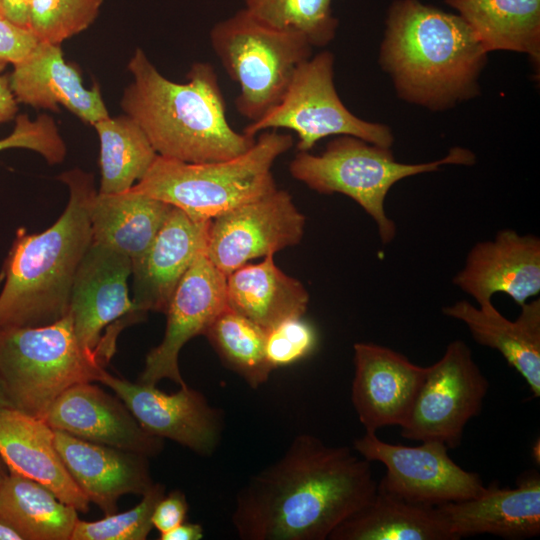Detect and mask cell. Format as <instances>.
Returning <instances> with one entry per match:
<instances>
[{"label":"cell","mask_w":540,"mask_h":540,"mask_svg":"<svg viewBox=\"0 0 540 540\" xmlns=\"http://www.w3.org/2000/svg\"><path fill=\"white\" fill-rule=\"evenodd\" d=\"M377 485L370 462L353 449L300 434L239 490L232 524L243 540H325Z\"/></svg>","instance_id":"obj_1"},{"label":"cell","mask_w":540,"mask_h":540,"mask_svg":"<svg viewBox=\"0 0 540 540\" xmlns=\"http://www.w3.org/2000/svg\"><path fill=\"white\" fill-rule=\"evenodd\" d=\"M132 81L121 107L142 128L159 156L188 163L236 157L255 142L227 120L226 104L214 67L194 63L185 83L169 80L137 48L128 63Z\"/></svg>","instance_id":"obj_2"},{"label":"cell","mask_w":540,"mask_h":540,"mask_svg":"<svg viewBox=\"0 0 540 540\" xmlns=\"http://www.w3.org/2000/svg\"><path fill=\"white\" fill-rule=\"evenodd\" d=\"M385 25L380 63L399 97L441 110L478 93L488 53L458 14L395 0Z\"/></svg>","instance_id":"obj_3"},{"label":"cell","mask_w":540,"mask_h":540,"mask_svg":"<svg viewBox=\"0 0 540 540\" xmlns=\"http://www.w3.org/2000/svg\"><path fill=\"white\" fill-rule=\"evenodd\" d=\"M59 179L69 189L61 216L40 233H16L3 268L0 328L44 326L69 311L78 267L92 243L89 207L97 191L93 175L78 168Z\"/></svg>","instance_id":"obj_4"},{"label":"cell","mask_w":540,"mask_h":540,"mask_svg":"<svg viewBox=\"0 0 540 540\" xmlns=\"http://www.w3.org/2000/svg\"><path fill=\"white\" fill-rule=\"evenodd\" d=\"M293 137L266 130L244 153L225 160L188 163L157 155L130 189L159 199L198 221L213 218L277 189L272 167Z\"/></svg>","instance_id":"obj_5"},{"label":"cell","mask_w":540,"mask_h":540,"mask_svg":"<svg viewBox=\"0 0 540 540\" xmlns=\"http://www.w3.org/2000/svg\"><path fill=\"white\" fill-rule=\"evenodd\" d=\"M472 151L454 147L438 160L406 164L397 162L391 148L372 144L350 135L336 136L319 154L298 151L290 162L291 176L321 193H340L353 199L374 220L383 244L396 235V225L385 211V199L398 181L442 166L475 163Z\"/></svg>","instance_id":"obj_6"},{"label":"cell","mask_w":540,"mask_h":540,"mask_svg":"<svg viewBox=\"0 0 540 540\" xmlns=\"http://www.w3.org/2000/svg\"><path fill=\"white\" fill-rule=\"evenodd\" d=\"M210 43L238 84L235 107L250 123L280 102L314 48L302 33L273 26L244 7L213 25Z\"/></svg>","instance_id":"obj_7"},{"label":"cell","mask_w":540,"mask_h":540,"mask_svg":"<svg viewBox=\"0 0 540 540\" xmlns=\"http://www.w3.org/2000/svg\"><path fill=\"white\" fill-rule=\"evenodd\" d=\"M104 370L79 344L69 311L44 326L0 328V379L12 407L31 416L44 420L65 390Z\"/></svg>","instance_id":"obj_8"},{"label":"cell","mask_w":540,"mask_h":540,"mask_svg":"<svg viewBox=\"0 0 540 540\" xmlns=\"http://www.w3.org/2000/svg\"><path fill=\"white\" fill-rule=\"evenodd\" d=\"M295 132L297 150L310 152L317 142L330 136L350 135L391 148L390 128L365 121L343 104L334 84V56L322 51L297 68L280 102L242 132L255 137L266 130Z\"/></svg>","instance_id":"obj_9"},{"label":"cell","mask_w":540,"mask_h":540,"mask_svg":"<svg viewBox=\"0 0 540 540\" xmlns=\"http://www.w3.org/2000/svg\"><path fill=\"white\" fill-rule=\"evenodd\" d=\"M489 382L462 340L450 342L443 356L425 367L411 413L401 426L409 440L439 441L448 449L460 446L466 424L477 416Z\"/></svg>","instance_id":"obj_10"},{"label":"cell","mask_w":540,"mask_h":540,"mask_svg":"<svg viewBox=\"0 0 540 540\" xmlns=\"http://www.w3.org/2000/svg\"><path fill=\"white\" fill-rule=\"evenodd\" d=\"M131 260L93 242L75 276L69 304L81 347L105 366L116 351L119 333L142 319L129 296Z\"/></svg>","instance_id":"obj_11"},{"label":"cell","mask_w":540,"mask_h":540,"mask_svg":"<svg viewBox=\"0 0 540 540\" xmlns=\"http://www.w3.org/2000/svg\"><path fill=\"white\" fill-rule=\"evenodd\" d=\"M353 450L369 462L382 463L386 473L378 485L411 502L437 506L475 498L486 488L480 475L456 464L439 441L391 444L366 431L354 440Z\"/></svg>","instance_id":"obj_12"},{"label":"cell","mask_w":540,"mask_h":540,"mask_svg":"<svg viewBox=\"0 0 540 540\" xmlns=\"http://www.w3.org/2000/svg\"><path fill=\"white\" fill-rule=\"evenodd\" d=\"M305 217L292 196L276 189L210 221L205 253L225 276L259 257L297 245Z\"/></svg>","instance_id":"obj_13"},{"label":"cell","mask_w":540,"mask_h":540,"mask_svg":"<svg viewBox=\"0 0 540 540\" xmlns=\"http://www.w3.org/2000/svg\"><path fill=\"white\" fill-rule=\"evenodd\" d=\"M97 382L111 388L149 434L173 440L201 456L218 447L224 414L187 385L167 394L153 385L132 383L103 371Z\"/></svg>","instance_id":"obj_14"},{"label":"cell","mask_w":540,"mask_h":540,"mask_svg":"<svg viewBox=\"0 0 540 540\" xmlns=\"http://www.w3.org/2000/svg\"><path fill=\"white\" fill-rule=\"evenodd\" d=\"M226 308V276L212 264L204 249L170 299L164 337L147 354L139 382L155 386L162 379H170L180 387L186 386L178 364L181 349L195 336L204 335Z\"/></svg>","instance_id":"obj_15"},{"label":"cell","mask_w":540,"mask_h":540,"mask_svg":"<svg viewBox=\"0 0 540 540\" xmlns=\"http://www.w3.org/2000/svg\"><path fill=\"white\" fill-rule=\"evenodd\" d=\"M354 378L351 401L366 431L403 426L407 421L425 367L412 363L401 353L371 342L353 346Z\"/></svg>","instance_id":"obj_16"},{"label":"cell","mask_w":540,"mask_h":540,"mask_svg":"<svg viewBox=\"0 0 540 540\" xmlns=\"http://www.w3.org/2000/svg\"><path fill=\"white\" fill-rule=\"evenodd\" d=\"M453 283L478 306L504 293L519 306L540 292V239L512 229L498 231L492 240L476 243Z\"/></svg>","instance_id":"obj_17"},{"label":"cell","mask_w":540,"mask_h":540,"mask_svg":"<svg viewBox=\"0 0 540 540\" xmlns=\"http://www.w3.org/2000/svg\"><path fill=\"white\" fill-rule=\"evenodd\" d=\"M44 421L75 437L149 457L163 449L161 438L147 433L122 400L92 382L65 390L50 406Z\"/></svg>","instance_id":"obj_18"},{"label":"cell","mask_w":540,"mask_h":540,"mask_svg":"<svg viewBox=\"0 0 540 540\" xmlns=\"http://www.w3.org/2000/svg\"><path fill=\"white\" fill-rule=\"evenodd\" d=\"M210 221L195 220L172 207L149 248L131 262L132 301L141 319L151 311L165 313L179 282L206 249Z\"/></svg>","instance_id":"obj_19"},{"label":"cell","mask_w":540,"mask_h":540,"mask_svg":"<svg viewBox=\"0 0 540 540\" xmlns=\"http://www.w3.org/2000/svg\"><path fill=\"white\" fill-rule=\"evenodd\" d=\"M454 540L478 534L521 540L540 534V477L525 472L515 488L491 483L479 496L437 505Z\"/></svg>","instance_id":"obj_20"},{"label":"cell","mask_w":540,"mask_h":540,"mask_svg":"<svg viewBox=\"0 0 540 540\" xmlns=\"http://www.w3.org/2000/svg\"><path fill=\"white\" fill-rule=\"evenodd\" d=\"M18 103L58 111L63 106L84 123L109 116L100 88H86L78 70L66 62L60 45L39 42L9 74Z\"/></svg>","instance_id":"obj_21"},{"label":"cell","mask_w":540,"mask_h":540,"mask_svg":"<svg viewBox=\"0 0 540 540\" xmlns=\"http://www.w3.org/2000/svg\"><path fill=\"white\" fill-rule=\"evenodd\" d=\"M56 449L71 477L105 515L124 494L143 495L152 485L148 457L54 430Z\"/></svg>","instance_id":"obj_22"},{"label":"cell","mask_w":540,"mask_h":540,"mask_svg":"<svg viewBox=\"0 0 540 540\" xmlns=\"http://www.w3.org/2000/svg\"><path fill=\"white\" fill-rule=\"evenodd\" d=\"M0 457L9 471L42 484L78 512H88L90 501L66 469L54 430L43 419L0 407Z\"/></svg>","instance_id":"obj_23"},{"label":"cell","mask_w":540,"mask_h":540,"mask_svg":"<svg viewBox=\"0 0 540 540\" xmlns=\"http://www.w3.org/2000/svg\"><path fill=\"white\" fill-rule=\"evenodd\" d=\"M518 317L505 318L492 302L475 306L466 300L443 308L463 322L480 345L497 350L526 381L535 398L540 396V300L525 302Z\"/></svg>","instance_id":"obj_24"},{"label":"cell","mask_w":540,"mask_h":540,"mask_svg":"<svg viewBox=\"0 0 540 540\" xmlns=\"http://www.w3.org/2000/svg\"><path fill=\"white\" fill-rule=\"evenodd\" d=\"M273 256L264 257L260 263H247L226 276L228 308L265 330L303 316L309 303L304 285L283 272Z\"/></svg>","instance_id":"obj_25"},{"label":"cell","mask_w":540,"mask_h":540,"mask_svg":"<svg viewBox=\"0 0 540 540\" xmlns=\"http://www.w3.org/2000/svg\"><path fill=\"white\" fill-rule=\"evenodd\" d=\"M329 540H454L437 506L411 502L379 485L373 498L337 526Z\"/></svg>","instance_id":"obj_26"},{"label":"cell","mask_w":540,"mask_h":540,"mask_svg":"<svg viewBox=\"0 0 540 540\" xmlns=\"http://www.w3.org/2000/svg\"><path fill=\"white\" fill-rule=\"evenodd\" d=\"M172 207L131 189L113 194L97 191L89 207L92 241L133 262L149 248Z\"/></svg>","instance_id":"obj_27"},{"label":"cell","mask_w":540,"mask_h":540,"mask_svg":"<svg viewBox=\"0 0 540 540\" xmlns=\"http://www.w3.org/2000/svg\"><path fill=\"white\" fill-rule=\"evenodd\" d=\"M484 50L525 53L540 59V0H445Z\"/></svg>","instance_id":"obj_28"},{"label":"cell","mask_w":540,"mask_h":540,"mask_svg":"<svg viewBox=\"0 0 540 540\" xmlns=\"http://www.w3.org/2000/svg\"><path fill=\"white\" fill-rule=\"evenodd\" d=\"M77 510L42 484L9 471L0 486V522L22 540H70Z\"/></svg>","instance_id":"obj_29"},{"label":"cell","mask_w":540,"mask_h":540,"mask_svg":"<svg viewBox=\"0 0 540 540\" xmlns=\"http://www.w3.org/2000/svg\"><path fill=\"white\" fill-rule=\"evenodd\" d=\"M93 126L100 143L98 192L129 190L143 178L158 154L138 123L125 113L108 116Z\"/></svg>","instance_id":"obj_30"},{"label":"cell","mask_w":540,"mask_h":540,"mask_svg":"<svg viewBox=\"0 0 540 540\" xmlns=\"http://www.w3.org/2000/svg\"><path fill=\"white\" fill-rule=\"evenodd\" d=\"M204 335L223 364L252 388L263 385L272 372L265 351L266 330L226 308Z\"/></svg>","instance_id":"obj_31"},{"label":"cell","mask_w":540,"mask_h":540,"mask_svg":"<svg viewBox=\"0 0 540 540\" xmlns=\"http://www.w3.org/2000/svg\"><path fill=\"white\" fill-rule=\"evenodd\" d=\"M337 0H242L244 8L278 28L302 33L313 47L328 45L339 21L332 4Z\"/></svg>","instance_id":"obj_32"},{"label":"cell","mask_w":540,"mask_h":540,"mask_svg":"<svg viewBox=\"0 0 540 540\" xmlns=\"http://www.w3.org/2000/svg\"><path fill=\"white\" fill-rule=\"evenodd\" d=\"M103 0H31L29 29L39 42L61 45L89 28Z\"/></svg>","instance_id":"obj_33"},{"label":"cell","mask_w":540,"mask_h":540,"mask_svg":"<svg viewBox=\"0 0 540 540\" xmlns=\"http://www.w3.org/2000/svg\"><path fill=\"white\" fill-rule=\"evenodd\" d=\"M164 495L165 487L153 483L140 503L128 511L92 522L78 519L70 540H144L153 528L155 506Z\"/></svg>","instance_id":"obj_34"},{"label":"cell","mask_w":540,"mask_h":540,"mask_svg":"<svg viewBox=\"0 0 540 540\" xmlns=\"http://www.w3.org/2000/svg\"><path fill=\"white\" fill-rule=\"evenodd\" d=\"M24 148L39 153L50 165L61 163L66 146L52 117L40 115L32 120L26 114L17 115L12 132L0 139V152Z\"/></svg>","instance_id":"obj_35"},{"label":"cell","mask_w":540,"mask_h":540,"mask_svg":"<svg viewBox=\"0 0 540 540\" xmlns=\"http://www.w3.org/2000/svg\"><path fill=\"white\" fill-rule=\"evenodd\" d=\"M315 328L303 316L286 319L266 330L265 351L272 369L309 356L317 346Z\"/></svg>","instance_id":"obj_36"},{"label":"cell","mask_w":540,"mask_h":540,"mask_svg":"<svg viewBox=\"0 0 540 540\" xmlns=\"http://www.w3.org/2000/svg\"><path fill=\"white\" fill-rule=\"evenodd\" d=\"M37 43L29 28L0 17V74L8 65L13 66L25 58Z\"/></svg>","instance_id":"obj_37"},{"label":"cell","mask_w":540,"mask_h":540,"mask_svg":"<svg viewBox=\"0 0 540 540\" xmlns=\"http://www.w3.org/2000/svg\"><path fill=\"white\" fill-rule=\"evenodd\" d=\"M188 512V502L184 493L173 490L164 495L155 506L152 514V524L160 534L168 532L185 521Z\"/></svg>","instance_id":"obj_38"},{"label":"cell","mask_w":540,"mask_h":540,"mask_svg":"<svg viewBox=\"0 0 540 540\" xmlns=\"http://www.w3.org/2000/svg\"><path fill=\"white\" fill-rule=\"evenodd\" d=\"M18 104L10 87L9 74H0V124L16 118Z\"/></svg>","instance_id":"obj_39"},{"label":"cell","mask_w":540,"mask_h":540,"mask_svg":"<svg viewBox=\"0 0 540 540\" xmlns=\"http://www.w3.org/2000/svg\"><path fill=\"white\" fill-rule=\"evenodd\" d=\"M3 17L21 27L29 28L31 0H1Z\"/></svg>","instance_id":"obj_40"},{"label":"cell","mask_w":540,"mask_h":540,"mask_svg":"<svg viewBox=\"0 0 540 540\" xmlns=\"http://www.w3.org/2000/svg\"><path fill=\"white\" fill-rule=\"evenodd\" d=\"M204 537L200 524L183 522L168 532L160 534V540H200Z\"/></svg>","instance_id":"obj_41"},{"label":"cell","mask_w":540,"mask_h":540,"mask_svg":"<svg viewBox=\"0 0 540 540\" xmlns=\"http://www.w3.org/2000/svg\"><path fill=\"white\" fill-rule=\"evenodd\" d=\"M0 540H22V538L14 529L0 522Z\"/></svg>","instance_id":"obj_42"},{"label":"cell","mask_w":540,"mask_h":540,"mask_svg":"<svg viewBox=\"0 0 540 540\" xmlns=\"http://www.w3.org/2000/svg\"><path fill=\"white\" fill-rule=\"evenodd\" d=\"M0 407H12V404L0 379Z\"/></svg>","instance_id":"obj_43"},{"label":"cell","mask_w":540,"mask_h":540,"mask_svg":"<svg viewBox=\"0 0 540 540\" xmlns=\"http://www.w3.org/2000/svg\"><path fill=\"white\" fill-rule=\"evenodd\" d=\"M8 473H9V469L7 465L5 464V462L2 460V458L0 457V486L2 482L4 481V479L6 478V476L8 475Z\"/></svg>","instance_id":"obj_44"},{"label":"cell","mask_w":540,"mask_h":540,"mask_svg":"<svg viewBox=\"0 0 540 540\" xmlns=\"http://www.w3.org/2000/svg\"><path fill=\"white\" fill-rule=\"evenodd\" d=\"M0 17H3V14H2V2L0 0ZM4 18V17H3Z\"/></svg>","instance_id":"obj_45"}]
</instances>
